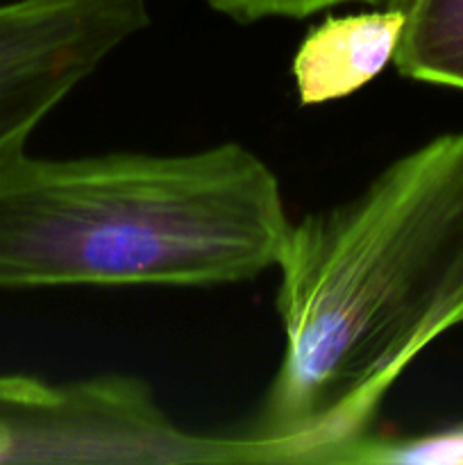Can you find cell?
I'll list each match as a JSON object with an SVG mask.
<instances>
[{
  "instance_id": "6da1fadb",
  "label": "cell",
  "mask_w": 463,
  "mask_h": 465,
  "mask_svg": "<svg viewBox=\"0 0 463 465\" xmlns=\"http://www.w3.org/2000/svg\"><path fill=\"white\" fill-rule=\"evenodd\" d=\"M275 268L284 350L243 436L272 463H345L404 371L463 327V130L291 221Z\"/></svg>"
},
{
  "instance_id": "7a4b0ae2",
  "label": "cell",
  "mask_w": 463,
  "mask_h": 465,
  "mask_svg": "<svg viewBox=\"0 0 463 465\" xmlns=\"http://www.w3.org/2000/svg\"><path fill=\"white\" fill-rule=\"evenodd\" d=\"M280 180L245 145L0 162V291L222 286L277 266Z\"/></svg>"
},
{
  "instance_id": "3957f363",
  "label": "cell",
  "mask_w": 463,
  "mask_h": 465,
  "mask_svg": "<svg viewBox=\"0 0 463 465\" xmlns=\"http://www.w3.org/2000/svg\"><path fill=\"white\" fill-rule=\"evenodd\" d=\"M252 461L241 434H193L172 422L139 377L57 384L0 372V465Z\"/></svg>"
},
{
  "instance_id": "277c9868",
  "label": "cell",
  "mask_w": 463,
  "mask_h": 465,
  "mask_svg": "<svg viewBox=\"0 0 463 465\" xmlns=\"http://www.w3.org/2000/svg\"><path fill=\"white\" fill-rule=\"evenodd\" d=\"M150 25L145 0L0 3V162L123 44Z\"/></svg>"
},
{
  "instance_id": "5b68a950",
  "label": "cell",
  "mask_w": 463,
  "mask_h": 465,
  "mask_svg": "<svg viewBox=\"0 0 463 465\" xmlns=\"http://www.w3.org/2000/svg\"><path fill=\"white\" fill-rule=\"evenodd\" d=\"M402 27V12L390 5L381 12L322 18L293 54L300 104L334 103L370 84L393 64Z\"/></svg>"
},
{
  "instance_id": "8992f818",
  "label": "cell",
  "mask_w": 463,
  "mask_h": 465,
  "mask_svg": "<svg viewBox=\"0 0 463 465\" xmlns=\"http://www.w3.org/2000/svg\"><path fill=\"white\" fill-rule=\"evenodd\" d=\"M404 16L393 66L409 80L463 91V0H386Z\"/></svg>"
},
{
  "instance_id": "52a82bcc",
  "label": "cell",
  "mask_w": 463,
  "mask_h": 465,
  "mask_svg": "<svg viewBox=\"0 0 463 465\" xmlns=\"http://www.w3.org/2000/svg\"><path fill=\"white\" fill-rule=\"evenodd\" d=\"M345 463H463V422L449 430L409 439L366 436Z\"/></svg>"
},
{
  "instance_id": "ba28073f",
  "label": "cell",
  "mask_w": 463,
  "mask_h": 465,
  "mask_svg": "<svg viewBox=\"0 0 463 465\" xmlns=\"http://www.w3.org/2000/svg\"><path fill=\"white\" fill-rule=\"evenodd\" d=\"M209 7L239 23H257L263 18H304L345 3L386 5V0H207Z\"/></svg>"
}]
</instances>
